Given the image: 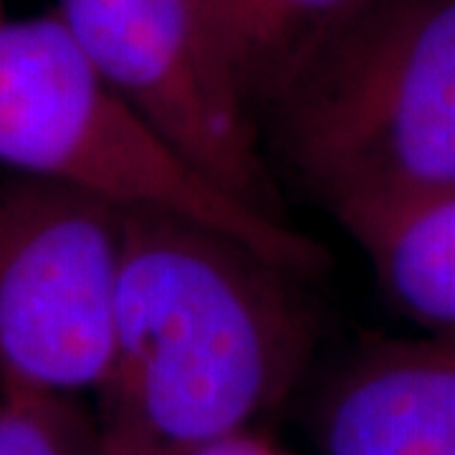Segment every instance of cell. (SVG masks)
Here are the masks:
<instances>
[{"instance_id":"cell-1","label":"cell","mask_w":455,"mask_h":455,"mask_svg":"<svg viewBox=\"0 0 455 455\" xmlns=\"http://www.w3.org/2000/svg\"><path fill=\"white\" fill-rule=\"evenodd\" d=\"M286 278L211 228L127 215L97 455H200L253 430L307 355Z\"/></svg>"},{"instance_id":"cell-2","label":"cell","mask_w":455,"mask_h":455,"mask_svg":"<svg viewBox=\"0 0 455 455\" xmlns=\"http://www.w3.org/2000/svg\"><path fill=\"white\" fill-rule=\"evenodd\" d=\"M0 170L82 190L124 215L211 228L293 276L324 266L307 233L205 178L99 74L53 11L0 18Z\"/></svg>"},{"instance_id":"cell-3","label":"cell","mask_w":455,"mask_h":455,"mask_svg":"<svg viewBox=\"0 0 455 455\" xmlns=\"http://www.w3.org/2000/svg\"><path fill=\"white\" fill-rule=\"evenodd\" d=\"M334 218L455 188V0H379L271 109Z\"/></svg>"},{"instance_id":"cell-4","label":"cell","mask_w":455,"mask_h":455,"mask_svg":"<svg viewBox=\"0 0 455 455\" xmlns=\"http://www.w3.org/2000/svg\"><path fill=\"white\" fill-rule=\"evenodd\" d=\"M124 230L99 197L0 170V395H97Z\"/></svg>"},{"instance_id":"cell-5","label":"cell","mask_w":455,"mask_h":455,"mask_svg":"<svg viewBox=\"0 0 455 455\" xmlns=\"http://www.w3.org/2000/svg\"><path fill=\"white\" fill-rule=\"evenodd\" d=\"M86 59L205 178L278 215L259 114L228 76L196 0H59Z\"/></svg>"},{"instance_id":"cell-6","label":"cell","mask_w":455,"mask_h":455,"mask_svg":"<svg viewBox=\"0 0 455 455\" xmlns=\"http://www.w3.org/2000/svg\"><path fill=\"white\" fill-rule=\"evenodd\" d=\"M319 455H455V331L362 349L314 415Z\"/></svg>"},{"instance_id":"cell-7","label":"cell","mask_w":455,"mask_h":455,"mask_svg":"<svg viewBox=\"0 0 455 455\" xmlns=\"http://www.w3.org/2000/svg\"><path fill=\"white\" fill-rule=\"evenodd\" d=\"M377 3L196 0L220 64L259 119Z\"/></svg>"},{"instance_id":"cell-8","label":"cell","mask_w":455,"mask_h":455,"mask_svg":"<svg viewBox=\"0 0 455 455\" xmlns=\"http://www.w3.org/2000/svg\"><path fill=\"white\" fill-rule=\"evenodd\" d=\"M395 309L425 331H455V188L337 218Z\"/></svg>"},{"instance_id":"cell-9","label":"cell","mask_w":455,"mask_h":455,"mask_svg":"<svg viewBox=\"0 0 455 455\" xmlns=\"http://www.w3.org/2000/svg\"><path fill=\"white\" fill-rule=\"evenodd\" d=\"M0 455H97L94 415L68 397L0 395Z\"/></svg>"},{"instance_id":"cell-10","label":"cell","mask_w":455,"mask_h":455,"mask_svg":"<svg viewBox=\"0 0 455 455\" xmlns=\"http://www.w3.org/2000/svg\"><path fill=\"white\" fill-rule=\"evenodd\" d=\"M200 455H291L286 453L276 440H271L266 433L260 430H245V433H238L233 438L223 440L218 445L208 448L205 453Z\"/></svg>"},{"instance_id":"cell-11","label":"cell","mask_w":455,"mask_h":455,"mask_svg":"<svg viewBox=\"0 0 455 455\" xmlns=\"http://www.w3.org/2000/svg\"><path fill=\"white\" fill-rule=\"evenodd\" d=\"M5 16V13H3V0H0V18Z\"/></svg>"}]
</instances>
